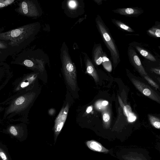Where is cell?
Returning a JSON list of instances; mask_svg holds the SVG:
<instances>
[{
  "label": "cell",
  "instance_id": "ba28073f",
  "mask_svg": "<svg viewBox=\"0 0 160 160\" xmlns=\"http://www.w3.org/2000/svg\"><path fill=\"white\" fill-rule=\"evenodd\" d=\"M112 11L120 15L132 17H138L144 12L142 9L137 7L119 8Z\"/></svg>",
  "mask_w": 160,
  "mask_h": 160
},
{
  "label": "cell",
  "instance_id": "5bb4252c",
  "mask_svg": "<svg viewBox=\"0 0 160 160\" xmlns=\"http://www.w3.org/2000/svg\"><path fill=\"white\" fill-rule=\"evenodd\" d=\"M147 34L150 36L155 38L160 37V24L157 22L155 24L147 31Z\"/></svg>",
  "mask_w": 160,
  "mask_h": 160
},
{
  "label": "cell",
  "instance_id": "83f0119b",
  "mask_svg": "<svg viewBox=\"0 0 160 160\" xmlns=\"http://www.w3.org/2000/svg\"><path fill=\"white\" fill-rule=\"evenodd\" d=\"M9 131L10 133L14 136H16L18 135V132L15 128L13 126L11 127L9 129Z\"/></svg>",
  "mask_w": 160,
  "mask_h": 160
},
{
  "label": "cell",
  "instance_id": "d4e9b609",
  "mask_svg": "<svg viewBox=\"0 0 160 160\" xmlns=\"http://www.w3.org/2000/svg\"><path fill=\"white\" fill-rule=\"evenodd\" d=\"M144 78L152 86L157 88H159L158 86L148 76H145Z\"/></svg>",
  "mask_w": 160,
  "mask_h": 160
},
{
  "label": "cell",
  "instance_id": "30bf717a",
  "mask_svg": "<svg viewBox=\"0 0 160 160\" xmlns=\"http://www.w3.org/2000/svg\"><path fill=\"white\" fill-rule=\"evenodd\" d=\"M83 59L85 63L87 72L91 76L96 82L99 81L98 76L92 61L85 52H82Z\"/></svg>",
  "mask_w": 160,
  "mask_h": 160
},
{
  "label": "cell",
  "instance_id": "1f68e13d",
  "mask_svg": "<svg viewBox=\"0 0 160 160\" xmlns=\"http://www.w3.org/2000/svg\"><path fill=\"white\" fill-rule=\"evenodd\" d=\"M29 84V82H23L21 83V87L22 88L28 86Z\"/></svg>",
  "mask_w": 160,
  "mask_h": 160
},
{
  "label": "cell",
  "instance_id": "d6986e66",
  "mask_svg": "<svg viewBox=\"0 0 160 160\" xmlns=\"http://www.w3.org/2000/svg\"><path fill=\"white\" fill-rule=\"evenodd\" d=\"M0 50L8 51L10 52H15V50L7 43L3 42L0 41Z\"/></svg>",
  "mask_w": 160,
  "mask_h": 160
},
{
  "label": "cell",
  "instance_id": "484cf974",
  "mask_svg": "<svg viewBox=\"0 0 160 160\" xmlns=\"http://www.w3.org/2000/svg\"><path fill=\"white\" fill-rule=\"evenodd\" d=\"M25 100L24 98L23 97L21 96L16 100L15 103L16 105H20L22 104L24 102Z\"/></svg>",
  "mask_w": 160,
  "mask_h": 160
},
{
  "label": "cell",
  "instance_id": "4316f807",
  "mask_svg": "<svg viewBox=\"0 0 160 160\" xmlns=\"http://www.w3.org/2000/svg\"><path fill=\"white\" fill-rule=\"evenodd\" d=\"M110 117L109 114L107 112H105L103 115V120L104 122H109Z\"/></svg>",
  "mask_w": 160,
  "mask_h": 160
},
{
  "label": "cell",
  "instance_id": "2e32d148",
  "mask_svg": "<svg viewBox=\"0 0 160 160\" xmlns=\"http://www.w3.org/2000/svg\"><path fill=\"white\" fill-rule=\"evenodd\" d=\"M102 63L104 68L108 71L111 72L112 70L111 62L105 52H104Z\"/></svg>",
  "mask_w": 160,
  "mask_h": 160
},
{
  "label": "cell",
  "instance_id": "7402d4cb",
  "mask_svg": "<svg viewBox=\"0 0 160 160\" xmlns=\"http://www.w3.org/2000/svg\"><path fill=\"white\" fill-rule=\"evenodd\" d=\"M23 63L25 65L28 67L32 68L35 67L36 68L34 63L28 58H26V59H25L23 61Z\"/></svg>",
  "mask_w": 160,
  "mask_h": 160
},
{
  "label": "cell",
  "instance_id": "e0dca14e",
  "mask_svg": "<svg viewBox=\"0 0 160 160\" xmlns=\"http://www.w3.org/2000/svg\"><path fill=\"white\" fill-rule=\"evenodd\" d=\"M125 160H147L146 158L138 153L131 152L122 156Z\"/></svg>",
  "mask_w": 160,
  "mask_h": 160
},
{
  "label": "cell",
  "instance_id": "cb8c5ba5",
  "mask_svg": "<svg viewBox=\"0 0 160 160\" xmlns=\"http://www.w3.org/2000/svg\"><path fill=\"white\" fill-rule=\"evenodd\" d=\"M102 101H99L97 102L95 104V106L96 108L99 110L104 109L106 106H104L102 105Z\"/></svg>",
  "mask_w": 160,
  "mask_h": 160
},
{
  "label": "cell",
  "instance_id": "277c9868",
  "mask_svg": "<svg viewBox=\"0 0 160 160\" xmlns=\"http://www.w3.org/2000/svg\"><path fill=\"white\" fill-rule=\"evenodd\" d=\"M16 11L23 15L37 18L42 16V11L38 2L35 0H25L19 3Z\"/></svg>",
  "mask_w": 160,
  "mask_h": 160
},
{
  "label": "cell",
  "instance_id": "ffe728a7",
  "mask_svg": "<svg viewBox=\"0 0 160 160\" xmlns=\"http://www.w3.org/2000/svg\"><path fill=\"white\" fill-rule=\"evenodd\" d=\"M14 1V0H0V8L6 7Z\"/></svg>",
  "mask_w": 160,
  "mask_h": 160
},
{
  "label": "cell",
  "instance_id": "3957f363",
  "mask_svg": "<svg viewBox=\"0 0 160 160\" xmlns=\"http://www.w3.org/2000/svg\"><path fill=\"white\" fill-rule=\"evenodd\" d=\"M60 58L62 68L67 83L73 91L77 88L76 67L69 53L68 48L63 42L60 49Z\"/></svg>",
  "mask_w": 160,
  "mask_h": 160
},
{
  "label": "cell",
  "instance_id": "e575fe53",
  "mask_svg": "<svg viewBox=\"0 0 160 160\" xmlns=\"http://www.w3.org/2000/svg\"><path fill=\"white\" fill-rule=\"evenodd\" d=\"M108 104V102L107 101H103L102 102V105L104 106H106Z\"/></svg>",
  "mask_w": 160,
  "mask_h": 160
},
{
  "label": "cell",
  "instance_id": "d6a6232c",
  "mask_svg": "<svg viewBox=\"0 0 160 160\" xmlns=\"http://www.w3.org/2000/svg\"><path fill=\"white\" fill-rule=\"evenodd\" d=\"M98 5H101L102 3V0H93Z\"/></svg>",
  "mask_w": 160,
  "mask_h": 160
},
{
  "label": "cell",
  "instance_id": "9a60e30c",
  "mask_svg": "<svg viewBox=\"0 0 160 160\" xmlns=\"http://www.w3.org/2000/svg\"><path fill=\"white\" fill-rule=\"evenodd\" d=\"M111 21L117 27L122 30L130 32H135L131 28L120 20L115 19H112Z\"/></svg>",
  "mask_w": 160,
  "mask_h": 160
},
{
  "label": "cell",
  "instance_id": "52a82bcc",
  "mask_svg": "<svg viewBox=\"0 0 160 160\" xmlns=\"http://www.w3.org/2000/svg\"><path fill=\"white\" fill-rule=\"evenodd\" d=\"M69 105L68 103L63 107L55 121L54 132L55 136V140L62 130L66 120L68 112Z\"/></svg>",
  "mask_w": 160,
  "mask_h": 160
},
{
  "label": "cell",
  "instance_id": "7a4b0ae2",
  "mask_svg": "<svg viewBox=\"0 0 160 160\" xmlns=\"http://www.w3.org/2000/svg\"><path fill=\"white\" fill-rule=\"evenodd\" d=\"M95 22L102 40L110 52L113 66L115 67L120 62V59L119 52L115 41L100 16H97Z\"/></svg>",
  "mask_w": 160,
  "mask_h": 160
},
{
  "label": "cell",
  "instance_id": "9c48e42d",
  "mask_svg": "<svg viewBox=\"0 0 160 160\" xmlns=\"http://www.w3.org/2000/svg\"><path fill=\"white\" fill-rule=\"evenodd\" d=\"M129 44L144 58L152 62L156 61V59L155 56L150 50L144 48L142 43L134 42L130 43Z\"/></svg>",
  "mask_w": 160,
  "mask_h": 160
},
{
  "label": "cell",
  "instance_id": "836d02e7",
  "mask_svg": "<svg viewBox=\"0 0 160 160\" xmlns=\"http://www.w3.org/2000/svg\"><path fill=\"white\" fill-rule=\"evenodd\" d=\"M92 110V106H89L87 108L86 110L87 113H88L90 112Z\"/></svg>",
  "mask_w": 160,
  "mask_h": 160
},
{
  "label": "cell",
  "instance_id": "4fadbf2b",
  "mask_svg": "<svg viewBox=\"0 0 160 160\" xmlns=\"http://www.w3.org/2000/svg\"><path fill=\"white\" fill-rule=\"evenodd\" d=\"M86 144L89 148L95 151L105 153L109 152V150L105 148L99 142L94 140L88 141Z\"/></svg>",
  "mask_w": 160,
  "mask_h": 160
},
{
  "label": "cell",
  "instance_id": "ac0fdd59",
  "mask_svg": "<svg viewBox=\"0 0 160 160\" xmlns=\"http://www.w3.org/2000/svg\"><path fill=\"white\" fill-rule=\"evenodd\" d=\"M149 119L152 125L155 128L159 129L160 128V121L158 118L151 115H149Z\"/></svg>",
  "mask_w": 160,
  "mask_h": 160
},
{
  "label": "cell",
  "instance_id": "44dd1931",
  "mask_svg": "<svg viewBox=\"0 0 160 160\" xmlns=\"http://www.w3.org/2000/svg\"><path fill=\"white\" fill-rule=\"evenodd\" d=\"M123 110L124 115L127 117H128L132 113L131 108L128 105H125L123 107Z\"/></svg>",
  "mask_w": 160,
  "mask_h": 160
},
{
  "label": "cell",
  "instance_id": "f1b7e54d",
  "mask_svg": "<svg viewBox=\"0 0 160 160\" xmlns=\"http://www.w3.org/2000/svg\"><path fill=\"white\" fill-rule=\"evenodd\" d=\"M128 121L129 122H132L135 121L136 117L134 114L132 112L130 115L127 117Z\"/></svg>",
  "mask_w": 160,
  "mask_h": 160
},
{
  "label": "cell",
  "instance_id": "f546056e",
  "mask_svg": "<svg viewBox=\"0 0 160 160\" xmlns=\"http://www.w3.org/2000/svg\"><path fill=\"white\" fill-rule=\"evenodd\" d=\"M8 52L10 53L8 51L0 50V59H2V58H6L5 56L6 55H8Z\"/></svg>",
  "mask_w": 160,
  "mask_h": 160
},
{
  "label": "cell",
  "instance_id": "8992f818",
  "mask_svg": "<svg viewBox=\"0 0 160 160\" xmlns=\"http://www.w3.org/2000/svg\"><path fill=\"white\" fill-rule=\"evenodd\" d=\"M128 55L132 65L142 75L147 74L136 50L129 44L128 48Z\"/></svg>",
  "mask_w": 160,
  "mask_h": 160
},
{
  "label": "cell",
  "instance_id": "603a6c76",
  "mask_svg": "<svg viewBox=\"0 0 160 160\" xmlns=\"http://www.w3.org/2000/svg\"><path fill=\"white\" fill-rule=\"evenodd\" d=\"M0 158L2 160H9L8 158L4 151L0 148Z\"/></svg>",
  "mask_w": 160,
  "mask_h": 160
},
{
  "label": "cell",
  "instance_id": "7c38bea8",
  "mask_svg": "<svg viewBox=\"0 0 160 160\" xmlns=\"http://www.w3.org/2000/svg\"><path fill=\"white\" fill-rule=\"evenodd\" d=\"M80 1L77 0H69L66 3V8H65V10H67L66 11L69 12L70 14L71 13V15H74L76 12H79V10L80 9H81V2H80Z\"/></svg>",
  "mask_w": 160,
  "mask_h": 160
},
{
  "label": "cell",
  "instance_id": "8fae6325",
  "mask_svg": "<svg viewBox=\"0 0 160 160\" xmlns=\"http://www.w3.org/2000/svg\"><path fill=\"white\" fill-rule=\"evenodd\" d=\"M104 51L100 43H95L92 51V59L93 62L97 65L102 64Z\"/></svg>",
  "mask_w": 160,
  "mask_h": 160
},
{
  "label": "cell",
  "instance_id": "6da1fadb",
  "mask_svg": "<svg viewBox=\"0 0 160 160\" xmlns=\"http://www.w3.org/2000/svg\"><path fill=\"white\" fill-rule=\"evenodd\" d=\"M40 24L35 22L7 32H0V40L7 43L15 50L24 48L33 40L39 31Z\"/></svg>",
  "mask_w": 160,
  "mask_h": 160
},
{
  "label": "cell",
  "instance_id": "4dcf8cb0",
  "mask_svg": "<svg viewBox=\"0 0 160 160\" xmlns=\"http://www.w3.org/2000/svg\"><path fill=\"white\" fill-rule=\"evenodd\" d=\"M152 70L156 73L160 75V70L159 68H153L152 69Z\"/></svg>",
  "mask_w": 160,
  "mask_h": 160
},
{
  "label": "cell",
  "instance_id": "5b68a950",
  "mask_svg": "<svg viewBox=\"0 0 160 160\" xmlns=\"http://www.w3.org/2000/svg\"><path fill=\"white\" fill-rule=\"evenodd\" d=\"M131 80L135 87L142 93L150 99L160 103L159 96L149 86L135 79L132 78Z\"/></svg>",
  "mask_w": 160,
  "mask_h": 160
}]
</instances>
